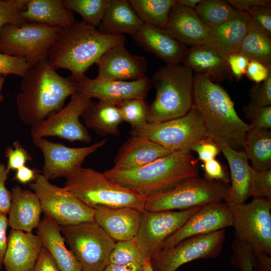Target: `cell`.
Returning <instances> with one entry per match:
<instances>
[{"label": "cell", "instance_id": "f35d334b", "mask_svg": "<svg viewBox=\"0 0 271 271\" xmlns=\"http://www.w3.org/2000/svg\"><path fill=\"white\" fill-rule=\"evenodd\" d=\"M147 257L140 249L133 238L116 241L110 256L109 263L124 264L130 262L143 264Z\"/></svg>", "mask_w": 271, "mask_h": 271}, {"label": "cell", "instance_id": "681fc988", "mask_svg": "<svg viewBox=\"0 0 271 271\" xmlns=\"http://www.w3.org/2000/svg\"><path fill=\"white\" fill-rule=\"evenodd\" d=\"M10 171L6 165L0 163V214H8L12 203V193L6 186Z\"/></svg>", "mask_w": 271, "mask_h": 271}, {"label": "cell", "instance_id": "ffe728a7", "mask_svg": "<svg viewBox=\"0 0 271 271\" xmlns=\"http://www.w3.org/2000/svg\"><path fill=\"white\" fill-rule=\"evenodd\" d=\"M225 157L230 169L229 186L225 202L242 204L250 197L257 198L254 184V169L243 150L238 151L221 140L214 141Z\"/></svg>", "mask_w": 271, "mask_h": 271}, {"label": "cell", "instance_id": "d6a6232c", "mask_svg": "<svg viewBox=\"0 0 271 271\" xmlns=\"http://www.w3.org/2000/svg\"><path fill=\"white\" fill-rule=\"evenodd\" d=\"M243 151L254 170L271 169L270 130L251 127L246 133Z\"/></svg>", "mask_w": 271, "mask_h": 271}, {"label": "cell", "instance_id": "9a60e30c", "mask_svg": "<svg viewBox=\"0 0 271 271\" xmlns=\"http://www.w3.org/2000/svg\"><path fill=\"white\" fill-rule=\"evenodd\" d=\"M201 207L180 211L141 212L139 229L134 237L140 249L150 257L167 238L178 230Z\"/></svg>", "mask_w": 271, "mask_h": 271}, {"label": "cell", "instance_id": "f546056e", "mask_svg": "<svg viewBox=\"0 0 271 271\" xmlns=\"http://www.w3.org/2000/svg\"><path fill=\"white\" fill-rule=\"evenodd\" d=\"M144 24L128 0H110L97 29L104 35L132 36Z\"/></svg>", "mask_w": 271, "mask_h": 271}, {"label": "cell", "instance_id": "52a82bcc", "mask_svg": "<svg viewBox=\"0 0 271 271\" xmlns=\"http://www.w3.org/2000/svg\"><path fill=\"white\" fill-rule=\"evenodd\" d=\"M65 242L79 261L82 271H104L116 241L95 221L61 226Z\"/></svg>", "mask_w": 271, "mask_h": 271}, {"label": "cell", "instance_id": "816d5d0a", "mask_svg": "<svg viewBox=\"0 0 271 271\" xmlns=\"http://www.w3.org/2000/svg\"><path fill=\"white\" fill-rule=\"evenodd\" d=\"M271 71V66L266 67L261 63L250 60L247 65L246 76L255 83H260L264 81Z\"/></svg>", "mask_w": 271, "mask_h": 271}, {"label": "cell", "instance_id": "be15d7a7", "mask_svg": "<svg viewBox=\"0 0 271 271\" xmlns=\"http://www.w3.org/2000/svg\"><path fill=\"white\" fill-rule=\"evenodd\" d=\"M5 77L6 76L2 75H0V103H1L2 101H3V100L4 99V96L2 94L1 91L3 88L4 84L5 83Z\"/></svg>", "mask_w": 271, "mask_h": 271}, {"label": "cell", "instance_id": "ab89813d", "mask_svg": "<svg viewBox=\"0 0 271 271\" xmlns=\"http://www.w3.org/2000/svg\"><path fill=\"white\" fill-rule=\"evenodd\" d=\"M27 1L0 0V32L6 25H20L26 22L20 13L25 9Z\"/></svg>", "mask_w": 271, "mask_h": 271}, {"label": "cell", "instance_id": "277c9868", "mask_svg": "<svg viewBox=\"0 0 271 271\" xmlns=\"http://www.w3.org/2000/svg\"><path fill=\"white\" fill-rule=\"evenodd\" d=\"M104 173L117 184L136 192L146 199L199 177L197 160L191 151L173 152L139 168H112Z\"/></svg>", "mask_w": 271, "mask_h": 271}, {"label": "cell", "instance_id": "ac0fdd59", "mask_svg": "<svg viewBox=\"0 0 271 271\" xmlns=\"http://www.w3.org/2000/svg\"><path fill=\"white\" fill-rule=\"evenodd\" d=\"M75 83L77 91L90 99L95 98L117 105L126 100L145 98L152 87L151 79L146 76L135 80L124 81L91 79L85 75Z\"/></svg>", "mask_w": 271, "mask_h": 271}, {"label": "cell", "instance_id": "db71d44e", "mask_svg": "<svg viewBox=\"0 0 271 271\" xmlns=\"http://www.w3.org/2000/svg\"><path fill=\"white\" fill-rule=\"evenodd\" d=\"M253 271H271L270 256L261 250H251Z\"/></svg>", "mask_w": 271, "mask_h": 271}, {"label": "cell", "instance_id": "6f0895ef", "mask_svg": "<svg viewBox=\"0 0 271 271\" xmlns=\"http://www.w3.org/2000/svg\"><path fill=\"white\" fill-rule=\"evenodd\" d=\"M40 172L25 165L16 171L14 180L23 184H30L36 180Z\"/></svg>", "mask_w": 271, "mask_h": 271}, {"label": "cell", "instance_id": "94428289", "mask_svg": "<svg viewBox=\"0 0 271 271\" xmlns=\"http://www.w3.org/2000/svg\"><path fill=\"white\" fill-rule=\"evenodd\" d=\"M176 1L181 5L194 10L201 0H176Z\"/></svg>", "mask_w": 271, "mask_h": 271}, {"label": "cell", "instance_id": "ee69618b", "mask_svg": "<svg viewBox=\"0 0 271 271\" xmlns=\"http://www.w3.org/2000/svg\"><path fill=\"white\" fill-rule=\"evenodd\" d=\"M5 157L7 159L6 166L10 172L16 171L25 166L28 161L32 160L31 155L22 146L18 140L14 141L12 146L6 149Z\"/></svg>", "mask_w": 271, "mask_h": 271}, {"label": "cell", "instance_id": "f6af8a7d", "mask_svg": "<svg viewBox=\"0 0 271 271\" xmlns=\"http://www.w3.org/2000/svg\"><path fill=\"white\" fill-rule=\"evenodd\" d=\"M30 67L23 57L0 53V75L6 76L12 74L23 77Z\"/></svg>", "mask_w": 271, "mask_h": 271}, {"label": "cell", "instance_id": "5bb4252c", "mask_svg": "<svg viewBox=\"0 0 271 271\" xmlns=\"http://www.w3.org/2000/svg\"><path fill=\"white\" fill-rule=\"evenodd\" d=\"M90 101L85 94L77 91L66 106L31 126V137H55L71 142L90 143L91 137L80 121V117Z\"/></svg>", "mask_w": 271, "mask_h": 271}, {"label": "cell", "instance_id": "5b68a950", "mask_svg": "<svg viewBox=\"0 0 271 271\" xmlns=\"http://www.w3.org/2000/svg\"><path fill=\"white\" fill-rule=\"evenodd\" d=\"M193 71L185 65L161 67L151 79L156 96L150 105L148 123L162 122L186 114L192 106Z\"/></svg>", "mask_w": 271, "mask_h": 271}, {"label": "cell", "instance_id": "7bdbcfd3", "mask_svg": "<svg viewBox=\"0 0 271 271\" xmlns=\"http://www.w3.org/2000/svg\"><path fill=\"white\" fill-rule=\"evenodd\" d=\"M247 14L250 17V24L271 37V8L256 5L251 8Z\"/></svg>", "mask_w": 271, "mask_h": 271}, {"label": "cell", "instance_id": "f907efd6", "mask_svg": "<svg viewBox=\"0 0 271 271\" xmlns=\"http://www.w3.org/2000/svg\"><path fill=\"white\" fill-rule=\"evenodd\" d=\"M227 61L233 77L236 80L241 79L246 74L249 60L237 53L228 55Z\"/></svg>", "mask_w": 271, "mask_h": 271}, {"label": "cell", "instance_id": "8fae6325", "mask_svg": "<svg viewBox=\"0 0 271 271\" xmlns=\"http://www.w3.org/2000/svg\"><path fill=\"white\" fill-rule=\"evenodd\" d=\"M226 204L236 238L251 250H261L270 256L271 201L258 197L246 204Z\"/></svg>", "mask_w": 271, "mask_h": 271}, {"label": "cell", "instance_id": "6125c7cd", "mask_svg": "<svg viewBox=\"0 0 271 271\" xmlns=\"http://www.w3.org/2000/svg\"><path fill=\"white\" fill-rule=\"evenodd\" d=\"M150 257L147 258L143 263V271H154L151 265Z\"/></svg>", "mask_w": 271, "mask_h": 271}, {"label": "cell", "instance_id": "4fadbf2b", "mask_svg": "<svg viewBox=\"0 0 271 271\" xmlns=\"http://www.w3.org/2000/svg\"><path fill=\"white\" fill-rule=\"evenodd\" d=\"M225 229L187 238L172 247L159 249L150 256L154 271H176L180 266L198 259L213 258L221 253Z\"/></svg>", "mask_w": 271, "mask_h": 271}, {"label": "cell", "instance_id": "7a4b0ae2", "mask_svg": "<svg viewBox=\"0 0 271 271\" xmlns=\"http://www.w3.org/2000/svg\"><path fill=\"white\" fill-rule=\"evenodd\" d=\"M125 42L123 35H108L82 21L60 29L50 47L47 60L55 69H65L78 81L110 48Z\"/></svg>", "mask_w": 271, "mask_h": 271}, {"label": "cell", "instance_id": "bcb514c9", "mask_svg": "<svg viewBox=\"0 0 271 271\" xmlns=\"http://www.w3.org/2000/svg\"><path fill=\"white\" fill-rule=\"evenodd\" d=\"M202 168L205 178L226 184L230 183V176L226 168L215 159L203 162Z\"/></svg>", "mask_w": 271, "mask_h": 271}, {"label": "cell", "instance_id": "30bf717a", "mask_svg": "<svg viewBox=\"0 0 271 271\" xmlns=\"http://www.w3.org/2000/svg\"><path fill=\"white\" fill-rule=\"evenodd\" d=\"M131 136L143 137L172 151H191L198 141L209 138L200 113L192 107L185 115L131 128Z\"/></svg>", "mask_w": 271, "mask_h": 271}, {"label": "cell", "instance_id": "44dd1931", "mask_svg": "<svg viewBox=\"0 0 271 271\" xmlns=\"http://www.w3.org/2000/svg\"><path fill=\"white\" fill-rule=\"evenodd\" d=\"M163 30L178 42L190 48L205 45L210 28L202 22L194 10L181 5L176 0Z\"/></svg>", "mask_w": 271, "mask_h": 271}, {"label": "cell", "instance_id": "7dc6e473", "mask_svg": "<svg viewBox=\"0 0 271 271\" xmlns=\"http://www.w3.org/2000/svg\"><path fill=\"white\" fill-rule=\"evenodd\" d=\"M190 150L195 152L198 156V160L203 163L215 159L220 153L217 145L210 138L198 141L191 147Z\"/></svg>", "mask_w": 271, "mask_h": 271}, {"label": "cell", "instance_id": "e0dca14e", "mask_svg": "<svg viewBox=\"0 0 271 271\" xmlns=\"http://www.w3.org/2000/svg\"><path fill=\"white\" fill-rule=\"evenodd\" d=\"M232 225V215L227 204L222 201L211 202L202 206L178 230L167 238L157 250L167 249L187 238L208 234Z\"/></svg>", "mask_w": 271, "mask_h": 271}, {"label": "cell", "instance_id": "74e56055", "mask_svg": "<svg viewBox=\"0 0 271 271\" xmlns=\"http://www.w3.org/2000/svg\"><path fill=\"white\" fill-rule=\"evenodd\" d=\"M117 106L123 121L129 123L132 128L141 127L148 123L150 105L145 98L126 100Z\"/></svg>", "mask_w": 271, "mask_h": 271}, {"label": "cell", "instance_id": "7c38bea8", "mask_svg": "<svg viewBox=\"0 0 271 271\" xmlns=\"http://www.w3.org/2000/svg\"><path fill=\"white\" fill-rule=\"evenodd\" d=\"M29 186L38 197L45 217L60 226L94 221V209L71 195L63 187L53 185L42 174H38Z\"/></svg>", "mask_w": 271, "mask_h": 271}, {"label": "cell", "instance_id": "f5cc1de1", "mask_svg": "<svg viewBox=\"0 0 271 271\" xmlns=\"http://www.w3.org/2000/svg\"><path fill=\"white\" fill-rule=\"evenodd\" d=\"M33 269L34 271H60L49 252L43 247Z\"/></svg>", "mask_w": 271, "mask_h": 271}, {"label": "cell", "instance_id": "836d02e7", "mask_svg": "<svg viewBox=\"0 0 271 271\" xmlns=\"http://www.w3.org/2000/svg\"><path fill=\"white\" fill-rule=\"evenodd\" d=\"M249 61H258L271 66V37L260 32L250 23L237 52Z\"/></svg>", "mask_w": 271, "mask_h": 271}, {"label": "cell", "instance_id": "c3c4849f", "mask_svg": "<svg viewBox=\"0 0 271 271\" xmlns=\"http://www.w3.org/2000/svg\"><path fill=\"white\" fill-rule=\"evenodd\" d=\"M254 184L257 197L271 201V169L254 171Z\"/></svg>", "mask_w": 271, "mask_h": 271}, {"label": "cell", "instance_id": "484cf974", "mask_svg": "<svg viewBox=\"0 0 271 271\" xmlns=\"http://www.w3.org/2000/svg\"><path fill=\"white\" fill-rule=\"evenodd\" d=\"M172 152L145 138L131 136L120 147L114 159L113 168H139L165 157Z\"/></svg>", "mask_w": 271, "mask_h": 271}, {"label": "cell", "instance_id": "6da1fadb", "mask_svg": "<svg viewBox=\"0 0 271 271\" xmlns=\"http://www.w3.org/2000/svg\"><path fill=\"white\" fill-rule=\"evenodd\" d=\"M22 78L17 111L22 121L31 126L62 109L67 98L77 91L75 81L60 76L47 59L30 66Z\"/></svg>", "mask_w": 271, "mask_h": 271}, {"label": "cell", "instance_id": "91938a15", "mask_svg": "<svg viewBox=\"0 0 271 271\" xmlns=\"http://www.w3.org/2000/svg\"><path fill=\"white\" fill-rule=\"evenodd\" d=\"M104 271H143V264L130 262L124 264H116L109 263Z\"/></svg>", "mask_w": 271, "mask_h": 271}, {"label": "cell", "instance_id": "1f68e13d", "mask_svg": "<svg viewBox=\"0 0 271 271\" xmlns=\"http://www.w3.org/2000/svg\"><path fill=\"white\" fill-rule=\"evenodd\" d=\"M86 126L101 136L119 134L123 121L117 105L104 101H90L81 115Z\"/></svg>", "mask_w": 271, "mask_h": 271}, {"label": "cell", "instance_id": "9c48e42d", "mask_svg": "<svg viewBox=\"0 0 271 271\" xmlns=\"http://www.w3.org/2000/svg\"><path fill=\"white\" fill-rule=\"evenodd\" d=\"M229 186L199 176L187 180L173 189L146 199L144 210H184L225 200Z\"/></svg>", "mask_w": 271, "mask_h": 271}, {"label": "cell", "instance_id": "4316f807", "mask_svg": "<svg viewBox=\"0 0 271 271\" xmlns=\"http://www.w3.org/2000/svg\"><path fill=\"white\" fill-rule=\"evenodd\" d=\"M11 192L9 226L13 229L32 232L41 221L42 210L38 197L33 191L23 189L18 185L14 187Z\"/></svg>", "mask_w": 271, "mask_h": 271}, {"label": "cell", "instance_id": "4dcf8cb0", "mask_svg": "<svg viewBox=\"0 0 271 271\" xmlns=\"http://www.w3.org/2000/svg\"><path fill=\"white\" fill-rule=\"evenodd\" d=\"M26 22H35L59 28L73 24V12L65 8L62 0H28L20 13Z\"/></svg>", "mask_w": 271, "mask_h": 271}, {"label": "cell", "instance_id": "2e32d148", "mask_svg": "<svg viewBox=\"0 0 271 271\" xmlns=\"http://www.w3.org/2000/svg\"><path fill=\"white\" fill-rule=\"evenodd\" d=\"M106 139L85 147L72 148L44 138H33V143L43 154L42 173L48 180L67 178L82 167L86 157L102 147Z\"/></svg>", "mask_w": 271, "mask_h": 271}, {"label": "cell", "instance_id": "3957f363", "mask_svg": "<svg viewBox=\"0 0 271 271\" xmlns=\"http://www.w3.org/2000/svg\"><path fill=\"white\" fill-rule=\"evenodd\" d=\"M192 107L200 113L209 138L224 141L234 150H243L246 133L252 126L239 117L226 90L209 76L194 75Z\"/></svg>", "mask_w": 271, "mask_h": 271}, {"label": "cell", "instance_id": "f1b7e54d", "mask_svg": "<svg viewBox=\"0 0 271 271\" xmlns=\"http://www.w3.org/2000/svg\"><path fill=\"white\" fill-rule=\"evenodd\" d=\"M249 23V15L240 12L233 18L210 28L205 45L211 47L226 56L237 53Z\"/></svg>", "mask_w": 271, "mask_h": 271}, {"label": "cell", "instance_id": "603a6c76", "mask_svg": "<svg viewBox=\"0 0 271 271\" xmlns=\"http://www.w3.org/2000/svg\"><path fill=\"white\" fill-rule=\"evenodd\" d=\"M39 237L32 232L12 229L4 266L5 271H30L33 269L42 248Z\"/></svg>", "mask_w": 271, "mask_h": 271}, {"label": "cell", "instance_id": "8d00e7d4", "mask_svg": "<svg viewBox=\"0 0 271 271\" xmlns=\"http://www.w3.org/2000/svg\"><path fill=\"white\" fill-rule=\"evenodd\" d=\"M66 8L79 14L85 24L97 28L110 0H62Z\"/></svg>", "mask_w": 271, "mask_h": 271}, {"label": "cell", "instance_id": "11a10c76", "mask_svg": "<svg viewBox=\"0 0 271 271\" xmlns=\"http://www.w3.org/2000/svg\"><path fill=\"white\" fill-rule=\"evenodd\" d=\"M226 2L236 10L246 13H248L250 9L256 5L271 8L270 0H227Z\"/></svg>", "mask_w": 271, "mask_h": 271}, {"label": "cell", "instance_id": "cb8c5ba5", "mask_svg": "<svg viewBox=\"0 0 271 271\" xmlns=\"http://www.w3.org/2000/svg\"><path fill=\"white\" fill-rule=\"evenodd\" d=\"M94 221L115 241L129 240L137 235L141 212L130 207L94 208Z\"/></svg>", "mask_w": 271, "mask_h": 271}, {"label": "cell", "instance_id": "83f0119b", "mask_svg": "<svg viewBox=\"0 0 271 271\" xmlns=\"http://www.w3.org/2000/svg\"><path fill=\"white\" fill-rule=\"evenodd\" d=\"M37 229L42 246L49 252L60 271H82L74 254L67 248L59 225L44 216Z\"/></svg>", "mask_w": 271, "mask_h": 271}, {"label": "cell", "instance_id": "d4e9b609", "mask_svg": "<svg viewBox=\"0 0 271 271\" xmlns=\"http://www.w3.org/2000/svg\"><path fill=\"white\" fill-rule=\"evenodd\" d=\"M182 63L190 67L196 74L206 75L216 83L233 77L227 61V56L207 45L188 49Z\"/></svg>", "mask_w": 271, "mask_h": 271}, {"label": "cell", "instance_id": "e7e4bbea", "mask_svg": "<svg viewBox=\"0 0 271 271\" xmlns=\"http://www.w3.org/2000/svg\"><path fill=\"white\" fill-rule=\"evenodd\" d=\"M30 271H34V269H32V270H30Z\"/></svg>", "mask_w": 271, "mask_h": 271}, {"label": "cell", "instance_id": "7402d4cb", "mask_svg": "<svg viewBox=\"0 0 271 271\" xmlns=\"http://www.w3.org/2000/svg\"><path fill=\"white\" fill-rule=\"evenodd\" d=\"M131 36L145 51L152 53L168 65L182 63L188 49L163 29L145 24Z\"/></svg>", "mask_w": 271, "mask_h": 271}, {"label": "cell", "instance_id": "9f6ffc18", "mask_svg": "<svg viewBox=\"0 0 271 271\" xmlns=\"http://www.w3.org/2000/svg\"><path fill=\"white\" fill-rule=\"evenodd\" d=\"M9 221L7 215L0 214V271L4 266V260L7 248V231Z\"/></svg>", "mask_w": 271, "mask_h": 271}, {"label": "cell", "instance_id": "60d3db41", "mask_svg": "<svg viewBox=\"0 0 271 271\" xmlns=\"http://www.w3.org/2000/svg\"><path fill=\"white\" fill-rule=\"evenodd\" d=\"M243 111L252 127L270 129L271 106H254L247 104L243 106Z\"/></svg>", "mask_w": 271, "mask_h": 271}, {"label": "cell", "instance_id": "e575fe53", "mask_svg": "<svg viewBox=\"0 0 271 271\" xmlns=\"http://www.w3.org/2000/svg\"><path fill=\"white\" fill-rule=\"evenodd\" d=\"M132 8L146 25L164 29L175 0H128Z\"/></svg>", "mask_w": 271, "mask_h": 271}, {"label": "cell", "instance_id": "8992f818", "mask_svg": "<svg viewBox=\"0 0 271 271\" xmlns=\"http://www.w3.org/2000/svg\"><path fill=\"white\" fill-rule=\"evenodd\" d=\"M63 188L88 206L130 207L142 212L146 199L122 187L104 173L91 168L81 167L67 177Z\"/></svg>", "mask_w": 271, "mask_h": 271}, {"label": "cell", "instance_id": "b9f144b4", "mask_svg": "<svg viewBox=\"0 0 271 271\" xmlns=\"http://www.w3.org/2000/svg\"><path fill=\"white\" fill-rule=\"evenodd\" d=\"M248 104L254 106H271V71L267 77L260 83H255L250 89Z\"/></svg>", "mask_w": 271, "mask_h": 271}, {"label": "cell", "instance_id": "ba28073f", "mask_svg": "<svg viewBox=\"0 0 271 271\" xmlns=\"http://www.w3.org/2000/svg\"><path fill=\"white\" fill-rule=\"evenodd\" d=\"M60 29L35 22L6 25L0 32V53L23 57L33 66L47 59Z\"/></svg>", "mask_w": 271, "mask_h": 271}, {"label": "cell", "instance_id": "680465c9", "mask_svg": "<svg viewBox=\"0 0 271 271\" xmlns=\"http://www.w3.org/2000/svg\"><path fill=\"white\" fill-rule=\"evenodd\" d=\"M235 266L240 271H253L251 252L248 250L240 252L236 258Z\"/></svg>", "mask_w": 271, "mask_h": 271}, {"label": "cell", "instance_id": "d590c367", "mask_svg": "<svg viewBox=\"0 0 271 271\" xmlns=\"http://www.w3.org/2000/svg\"><path fill=\"white\" fill-rule=\"evenodd\" d=\"M194 10L202 22L210 28L233 18L240 12L223 0H201Z\"/></svg>", "mask_w": 271, "mask_h": 271}, {"label": "cell", "instance_id": "d6986e66", "mask_svg": "<svg viewBox=\"0 0 271 271\" xmlns=\"http://www.w3.org/2000/svg\"><path fill=\"white\" fill-rule=\"evenodd\" d=\"M125 42L107 50L96 61L97 78L105 80H135L145 76L147 62L145 57L130 53Z\"/></svg>", "mask_w": 271, "mask_h": 271}]
</instances>
